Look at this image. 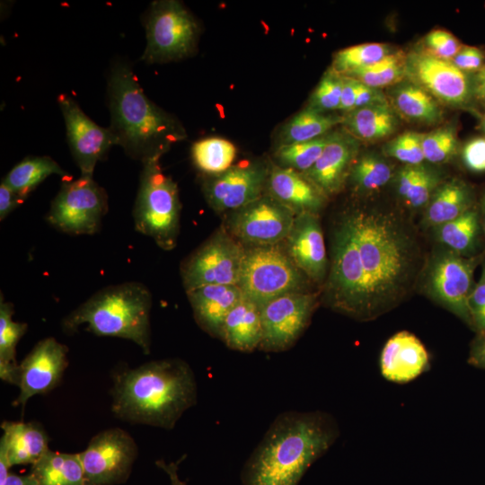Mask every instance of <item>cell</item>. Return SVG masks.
I'll return each instance as SVG.
<instances>
[{
  "label": "cell",
  "instance_id": "obj_1",
  "mask_svg": "<svg viewBox=\"0 0 485 485\" xmlns=\"http://www.w3.org/2000/svg\"><path fill=\"white\" fill-rule=\"evenodd\" d=\"M113 415L131 424L172 430L198 401V384L190 366L180 358L152 360L112 374Z\"/></svg>",
  "mask_w": 485,
  "mask_h": 485
},
{
  "label": "cell",
  "instance_id": "obj_2",
  "mask_svg": "<svg viewBox=\"0 0 485 485\" xmlns=\"http://www.w3.org/2000/svg\"><path fill=\"white\" fill-rule=\"evenodd\" d=\"M364 272L369 316L401 299L416 270L410 232L394 213L357 208L348 213Z\"/></svg>",
  "mask_w": 485,
  "mask_h": 485
},
{
  "label": "cell",
  "instance_id": "obj_3",
  "mask_svg": "<svg viewBox=\"0 0 485 485\" xmlns=\"http://www.w3.org/2000/svg\"><path fill=\"white\" fill-rule=\"evenodd\" d=\"M336 437L337 428L326 414L280 413L245 462L242 485H298Z\"/></svg>",
  "mask_w": 485,
  "mask_h": 485
},
{
  "label": "cell",
  "instance_id": "obj_4",
  "mask_svg": "<svg viewBox=\"0 0 485 485\" xmlns=\"http://www.w3.org/2000/svg\"><path fill=\"white\" fill-rule=\"evenodd\" d=\"M109 127L127 155L142 163L160 159L186 132L145 94L130 65L115 61L108 75Z\"/></svg>",
  "mask_w": 485,
  "mask_h": 485
},
{
  "label": "cell",
  "instance_id": "obj_5",
  "mask_svg": "<svg viewBox=\"0 0 485 485\" xmlns=\"http://www.w3.org/2000/svg\"><path fill=\"white\" fill-rule=\"evenodd\" d=\"M152 296L139 282H125L106 287L66 315L62 331L73 334L84 331L96 336L128 340L145 354L150 353V313Z\"/></svg>",
  "mask_w": 485,
  "mask_h": 485
},
{
  "label": "cell",
  "instance_id": "obj_6",
  "mask_svg": "<svg viewBox=\"0 0 485 485\" xmlns=\"http://www.w3.org/2000/svg\"><path fill=\"white\" fill-rule=\"evenodd\" d=\"M160 159L143 163L133 218L137 232L163 250H172L180 230L181 203L177 184L165 175Z\"/></svg>",
  "mask_w": 485,
  "mask_h": 485
},
{
  "label": "cell",
  "instance_id": "obj_7",
  "mask_svg": "<svg viewBox=\"0 0 485 485\" xmlns=\"http://www.w3.org/2000/svg\"><path fill=\"white\" fill-rule=\"evenodd\" d=\"M304 274L278 244L244 249L238 287L260 308L278 296L304 292Z\"/></svg>",
  "mask_w": 485,
  "mask_h": 485
},
{
  "label": "cell",
  "instance_id": "obj_8",
  "mask_svg": "<svg viewBox=\"0 0 485 485\" xmlns=\"http://www.w3.org/2000/svg\"><path fill=\"white\" fill-rule=\"evenodd\" d=\"M145 27L146 46L141 59L147 64L178 61L197 48L199 25L179 1L153 2Z\"/></svg>",
  "mask_w": 485,
  "mask_h": 485
},
{
  "label": "cell",
  "instance_id": "obj_9",
  "mask_svg": "<svg viewBox=\"0 0 485 485\" xmlns=\"http://www.w3.org/2000/svg\"><path fill=\"white\" fill-rule=\"evenodd\" d=\"M326 285L329 302L335 310L357 318L369 316L364 272L348 214L342 217L333 234Z\"/></svg>",
  "mask_w": 485,
  "mask_h": 485
},
{
  "label": "cell",
  "instance_id": "obj_10",
  "mask_svg": "<svg viewBox=\"0 0 485 485\" xmlns=\"http://www.w3.org/2000/svg\"><path fill=\"white\" fill-rule=\"evenodd\" d=\"M108 211V196L93 176L62 182L46 216L57 230L73 235L94 234Z\"/></svg>",
  "mask_w": 485,
  "mask_h": 485
},
{
  "label": "cell",
  "instance_id": "obj_11",
  "mask_svg": "<svg viewBox=\"0 0 485 485\" xmlns=\"http://www.w3.org/2000/svg\"><path fill=\"white\" fill-rule=\"evenodd\" d=\"M406 79L428 93L440 105L477 111L472 75L450 60L411 50L406 53Z\"/></svg>",
  "mask_w": 485,
  "mask_h": 485
},
{
  "label": "cell",
  "instance_id": "obj_12",
  "mask_svg": "<svg viewBox=\"0 0 485 485\" xmlns=\"http://www.w3.org/2000/svg\"><path fill=\"white\" fill-rule=\"evenodd\" d=\"M480 262L478 255L465 257L442 247L432 255L424 276L427 293L470 325L472 321L468 299Z\"/></svg>",
  "mask_w": 485,
  "mask_h": 485
},
{
  "label": "cell",
  "instance_id": "obj_13",
  "mask_svg": "<svg viewBox=\"0 0 485 485\" xmlns=\"http://www.w3.org/2000/svg\"><path fill=\"white\" fill-rule=\"evenodd\" d=\"M78 454L85 485H119L129 478L138 447L128 432L110 428L93 436Z\"/></svg>",
  "mask_w": 485,
  "mask_h": 485
},
{
  "label": "cell",
  "instance_id": "obj_14",
  "mask_svg": "<svg viewBox=\"0 0 485 485\" xmlns=\"http://www.w3.org/2000/svg\"><path fill=\"white\" fill-rule=\"evenodd\" d=\"M244 249L225 231L216 232L182 264L186 292L207 285L238 286Z\"/></svg>",
  "mask_w": 485,
  "mask_h": 485
},
{
  "label": "cell",
  "instance_id": "obj_15",
  "mask_svg": "<svg viewBox=\"0 0 485 485\" xmlns=\"http://www.w3.org/2000/svg\"><path fill=\"white\" fill-rule=\"evenodd\" d=\"M316 296L306 292L278 296L262 307V340L259 348L281 352L290 348L307 327L315 308Z\"/></svg>",
  "mask_w": 485,
  "mask_h": 485
},
{
  "label": "cell",
  "instance_id": "obj_16",
  "mask_svg": "<svg viewBox=\"0 0 485 485\" xmlns=\"http://www.w3.org/2000/svg\"><path fill=\"white\" fill-rule=\"evenodd\" d=\"M296 215L270 195H262L231 214L227 227L241 243L274 245L286 240Z\"/></svg>",
  "mask_w": 485,
  "mask_h": 485
},
{
  "label": "cell",
  "instance_id": "obj_17",
  "mask_svg": "<svg viewBox=\"0 0 485 485\" xmlns=\"http://www.w3.org/2000/svg\"><path fill=\"white\" fill-rule=\"evenodd\" d=\"M57 101L68 144L81 175L93 176L97 163L117 145V139L110 128H102L92 120L71 96L61 94Z\"/></svg>",
  "mask_w": 485,
  "mask_h": 485
},
{
  "label": "cell",
  "instance_id": "obj_18",
  "mask_svg": "<svg viewBox=\"0 0 485 485\" xmlns=\"http://www.w3.org/2000/svg\"><path fill=\"white\" fill-rule=\"evenodd\" d=\"M270 168L264 162L233 165L204 182L205 197L217 212L234 211L260 198L267 187Z\"/></svg>",
  "mask_w": 485,
  "mask_h": 485
},
{
  "label": "cell",
  "instance_id": "obj_19",
  "mask_svg": "<svg viewBox=\"0 0 485 485\" xmlns=\"http://www.w3.org/2000/svg\"><path fill=\"white\" fill-rule=\"evenodd\" d=\"M67 353V347L53 337L37 342L19 364V394L13 405L23 410L29 399L53 390L68 366Z\"/></svg>",
  "mask_w": 485,
  "mask_h": 485
},
{
  "label": "cell",
  "instance_id": "obj_20",
  "mask_svg": "<svg viewBox=\"0 0 485 485\" xmlns=\"http://www.w3.org/2000/svg\"><path fill=\"white\" fill-rule=\"evenodd\" d=\"M359 141L344 129L332 130L331 138L314 165L303 173L325 197L343 187L358 156Z\"/></svg>",
  "mask_w": 485,
  "mask_h": 485
},
{
  "label": "cell",
  "instance_id": "obj_21",
  "mask_svg": "<svg viewBox=\"0 0 485 485\" xmlns=\"http://www.w3.org/2000/svg\"><path fill=\"white\" fill-rule=\"evenodd\" d=\"M286 241L287 252L295 265L313 281L323 280L328 263L318 215H296Z\"/></svg>",
  "mask_w": 485,
  "mask_h": 485
},
{
  "label": "cell",
  "instance_id": "obj_22",
  "mask_svg": "<svg viewBox=\"0 0 485 485\" xmlns=\"http://www.w3.org/2000/svg\"><path fill=\"white\" fill-rule=\"evenodd\" d=\"M429 357L422 342L408 331H400L385 343L380 357L382 375L389 381L406 383L422 374Z\"/></svg>",
  "mask_w": 485,
  "mask_h": 485
},
{
  "label": "cell",
  "instance_id": "obj_23",
  "mask_svg": "<svg viewBox=\"0 0 485 485\" xmlns=\"http://www.w3.org/2000/svg\"><path fill=\"white\" fill-rule=\"evenodd\" d=\"M267 188L269 195L295 215H317L326 198L303 173L279 165L270 168Z\"/></svg>",
  "mask_w": 485,
  "mask_h": 485
},
{
  "label": "cell",
  "instance_id": "obj_24",
  "mask_svg": "<svg viewBox=\"0 0 485 485\" xmlns=\"http://www.w3.org/2000/svg\"><path fill=\"white\" fill-rule=\"evenodd\" d=\"M0 457L10 468L35 463L48 449L49 438L42 425L36 421H3Z\"/></svg>",
  "mask_w": 485,
  "mask_h": 485
},
{
  "label": "cell",
  "instance_id": "obj_25",
  "mask_svg": "<svg viewBox=\"0 0 485 485\" xmlns=\"http://www.w3.org/2000/svg\"><path fill=\"white\" fill-rule=\"evenodd\" d=\"M187 295L197 323L218 338L225 317L243 296L241 288L234 285H207Z\"/></svg>",
  "mask_w": 485,
  "mask_h": 485
},
{
  "label": "cell",
  "instance_id": "obj_26",
  "mask_svg": "<svg viewBox=\"0 0 485 485\" xmlns=\"http://www.w3.org/2000/svg\"><path fill=\"white\" fill-rule=\"evenodd\" d=\"M386 96L396 114L410 122L431 126L443 121L441 105L408 79L389 87Z\"/></svg>",
  "mask_w": 485,
  "mask_h": 485
},
{
  "label": "cell",
  "instance_id": "obj_27",
  "mask_svg": "<svg viewBox=\"0 0 485 485\" xmlns=\"http://www.w3.org/2000/svg\"><path fill=\"white\" fill-rule=\"evenodd\" d=\"M220 339L228 348L241 352L259 348L262 340L260 307L243 295L225 317Z\"/></svg>",
  "mask_w": 485,
  "mask_h": 485
},
{
  "label": "cell",
  "instance_id": "obj_28",
  "mask_svg": "<svg viewBox=\"0 0 485 485\" xmlns=\"http://www.w3.org/2000/svg\"><path fill=\"white\" fill-rule=\"evenodd\" d=\"M474 205L472 188L463 180L442 181L425 207L423 223L436 227L462 216Z\"/></svg>",
  "mask_w": 485,
  "mask_h": 485
},
{
  "label": "cell",
  "instance_id": "obj_29",
  "mask_svg": "<svg viewBox=\"0 0 485 485\" xmlns=\"http://www.w3.org/2000/svg\"><path fill=\"white\" fill-rule=\"evenodd\" d=\"M343 129L358 141L375 142L392 136L399 116L389 101L355 109L343 115Z\"/></svg>",
  "mask_w": 485,
  "mask_h": 485
},
{
  "label": "cell",
  "instance_id": "obj_30",
  "mask_svg": "<svg viewBox=\"0 0 485 485\" xmlns=\"http://www.w3.org/2000/svg\"><path fill=\"white\" fill-rule=\"evenodd\" d=\"M433 230L436 241L442 247L462 256H477L482 227L480 210L476 206L457 218L434 227Z\"/></svg>",
  "mask_w": 485,
  "mask_h": 485
},
{
  "label": "cell",
  "instance_id": "obj_31",
  "mask_svg": "<svg viewBox=\"0 0 485 485\" xmlns=\"http://www.w3.org/2000/svg\"><path fill=\"white\" fill-rule=\"evenodd\" d=\"M30 473L38 485H85L79 454L48 449L35 463Z\"/></svg>",
  "mask_w": 485,
  "mask_h": 485
},
{
  "label": "cell",
  "instance_id": "obj_32",
  "mask_svg": "<svg viewBox=\"0 0 485 485\" xmlns=\"http://www.w3.org/2000/svg\"><path fill=\"white\" fill-rule=\"evenodd\" d=\"M13 305L0 300V378L8 384L17 385L19 364L16 361V347L26 333L28 325L13 319Z\"/></svg>",
  "mask_w": 485,
  "mask_h": 485
},
{
  "label": "cell",
  "instance_id": "obj_33",
  "mask_svg": "<svg viewBox=\"0 0 485 485\" xmlns=\"http://www.w3.org/2000/svg\"><path fill=\"white\" fill-rule=\"evenodd\" d=\"M343 116L318 111L309 106L294 115L282 127L279 143L289 145L321 137L341 124Z\"/></svg>",
  "mask_w": 485,
  "mask_h": 485
},
{
  "label": "cell",
  "instance_id": "obj_34",
  "mask_svg": "<svg viewBox=\"0 0 485 485\" xmlns=\"http://www.w3.org/2000/svg\"><path fill=\"white\" fill-rule=\"evenodd\" d=\"M52 174L66 177L67 172L48 156H28L15 164L2 181L25 200L36 187Z\"/></svg>",
  "mask_w": 485,
  "mask_h": 485
},
{
  "label": "cell",
  "instance_id": "obj_35",
  "mask_svg": "<svg viewBox=\"0 0 485 485\" xmlns=\"http://www.w3.org/2000/svg\"><path fill=\"white\" fill-rule=\"evenodd\" d=\"M392 177V166L387 159L375 152H367L357 156L348 180L355 192L370 195L384 188Z\"/></svg>",
  "mask_w": 485,
  "mask_h": 485
},
{
  "label": "cell",
  "instance_id": "obj_36",
  "mask_svg": "<svg viewBox=\"0 0 485 485\" xmlns=\"http://www.w3.org/2000/svg\"><path fill=\"white\" fill-rule=\"evenodd\" d=\"M235 156L234 145L222 137H207L195 142L191 147V158L196 167L213 176L231 168Z\"/></svg>",
  "mask_w": 485,
  "mask_h": 485
},
{
  "label": "cell",
  "instance_id": "obj_37",
  "mask_svg": "<svg viewBox=\"0 0 485 485\" xmlns=\"http://www.w3.org/2000/svg\"><path fill=\"white\" fill-rule=\"evenodd\" d=\"M345 76L352 77L370 87L389 88L406 79V53L395 50L380 61L350 72Z\"/></svg>",
  "mask_w": 485,
  "mask_h": 485
},
{
  "label": "cell",
  "instance_id": "obj_38",
  "mask_svg": "<svg viewBox=\"0 0 485 485\" xmlns=\"http://www.w3.org/2000/svg\"><path fill=\"white\" fill-rule=\"evenodd\" d=\"M396 49L386 43H363L342 48L333 56L331 68L345 75L355 70L373 65Z\"/></svg>",
  "mask_w": 485,
  "mask_h": 485
},
{
  "label": "cell",
  "instance_id": "obj_39",
  "mask_svg": "<svg viewBox=\"0 0 485 485\" xmlns=\"http://www.w3.org/2000/svg\"><path fill=\"white\" fill-rule=\"evenodd\" d=\"M331 132L310 141L278 146L275 154L278 165L301 173L306 172L320 158Z\"/></svg>",
  "mask_w": 485,
  "mask_h": 485
},
{
  "label": "cell",
  "instance_id": "obj_40",
  "mask_svg": "<svg viewBox=\"0 0 485 485\" xmlns=\"http://www.w3.org/2000/svg\"><path fill=\"white\" fill-rule=\"evenodd\" d=\"M422 150L425 161L429 163L439 164L448 162L458 150L456 126L448 123L423 134Z\"/></svg>",
  "mask_w": 485,
  "mask_h": 485
},
{
  "label": "cell",
  "instance_id": "obj_41",
  "mask_svg": "<svg viewBox=\"0 0 485 485\" xmlns=\"http://www.w3.org/2000/svg\"><path fill=\"white\" fill-rule=\"evenodd\" d=\"M342 84L343 76L330 67L311 94L308 106L324 113L339 110Z\"/></svg>",
  "mask_w": 485,
  "mask_h": 485
},
{
  "label": "cell",
  "instance_id": "obj_42",
  "mask_svg": "<svg viewBox=\"0 0 485 485\" xmlns=\"http://www.w3.org/2000/svg\"><path fill=\"white\" fill-rule=\"evenodd\" d=\"M422 137V133L415 131L403 132L384 146V154L398 160L404 165L422 164L425 162Z\"/></svg>",
  "mask_w": 485,
  "mask_h": 485
},
{
  "label": "cell",
  "instance_id": "obj_43",
  "mask_svg": "<svg viewBox=\"0 0 485 485\" xmlns=\"http://www.w3.org/2000/svg\"><path fill=\"white\" fill-rule=\"evenodd\" d=\"M440 172L427 164H420L418 175L404 199L405 204L413 208L426 207L436 188L442 182Z\"/></svg>",
  "mask_w": 485,
  "mask_h": 485
},
{
  "label": "cell",
  "instance_id": "obj_44",
  "mask_svg": "<svg viewBox=\"0 0 485 485\" xmlns=\"http://www.w3.org/2000/svg\"><path fill=\"white\" fill-rule=\"evenodd\" d=\"M463 46L451 32L443 29H436L424 36L420 47L416 49L435 57L451 61Z\"/></svg>",
  "mask_w": 485,
  "mask_h": 485
},
{
  "label": "cell",
  "instance_id": "obj_45",
  "mask_svg": "<svg viewBox=\"0 0 485 485\" xmlns=\"http://www.w3.org/2000/svg\"><path fill=\"white\" fill-rule=\"evenodd\" d=\"M481 263V274L470 294L468 306L472 326L485 336V257Z\"/></svg>",
  "mask_w": 485,
  "mask_h": 485
},
{
  "label": "cell",
  "instance_id": "obj_46",
  "mask_svg": "<svg viewBox=\"0 0 485 485\" xmlns=\"http://www.w3.org/2000/svg\"><path fill=\"white\" fill-rule=\"evenodd\" d=\"M464 166L472 172H485V137L468 140L462 148Z\"/></svg>",
  "mask_w": 485,
  "mask_h": 485
},
{
  "label": "cell",
  "instance_id": "obj_47",
  "mask_svg": "<svg viewBox=\"0 0 485 485\" xmlns=\"http://www.w3.org/2000/svg\"><path fill=\"white\" fill-rule=\"evenodd\" d=\"M451 61L462 71L473 75L485 65V54L477 47L463 46Z\"/></svg>",
  "mask_w": 485,
  "mask_h": 485
},
{
  "label": "cell",
  "instance_id": "obj_48",
  "mask_svg": "<svg viewBox=\"0 0 485 485\" xmlns=\"http://www.w3.org/2000/svg\"><path fill=\"white\" fill-rule=\"evenodd\" d=\"M419 165H404L394 176L395 190L403 201L418 175Z\"/></svg>",
  "mask_w": 485,
  "mask_h": 485
},
{
  "label": "cell",
  "instance_id": "obj_49",
  "mask_svg": "<svg viewBox=\"0 0 485 485\" xmlns=\"http://www.w3.org/2000/svg\"><path fill=\"white\" fill-rule=\"evenodd\" d=\"M387 101H389L387 99L386 93L382 91V89L370 87L358 82L357 88L355 109Z\"/></svg>",
  "mask_w": 485,
  "mask_h": 485
},
{
  "label": "cell",
  "instance_id": "obj_50",
  "mask_svg": "<svg viewBox=\"0 0 485 485\" xmlns=\"http://www.w3.org/2000/svg\"><path fill=\"white\" fill-rule=\"evenodd\" d=\"M23 201V198L2 181L0 184V220L3 221Z\"/></svg>",
  "mask_w": 485,
  "mask_h": 485
},
{
  "label": "cell",
  "instance_id": "obj_51",
  "mask_svg": "<svg viewBox=\"0 0 485 485\" xmlns=\"http://www.w3.org/2000/svg\"><path fill=\"white\" fill-rule=\"evenodd\" d=\"M343 76V84L339 110L348 113L355 109L358 81L349 76Z\"/></svg>",
  "mask_w": 485,
  "mask_h": 485
},
{
  "label": "cell",
  "instance_id": "obj_52",
  "mask_svg": "<svg viewBox=\"0 0 485 485\" xmlns=\"http://www.w3.org/2000/svg\"><path fill=\"white\" fill-rule=\"evenodd\" d=\"M472 83L475 102L485 108V65L472 75Z\"/></svg>",
  "mask_w": 485,
  "mask_h": 485
},
{
  "label": "cell",
  "instance_id": "obj_53",
  "mask_svg": "<svg viewBox=\"0 0 485 485\" xmlns=\"http://www.w3.org/2000/svg\"><path fill=\"white\" fill-rule=\"evenodd\" d=\"M470 361L474 365L481 367H485V336L474 345Z\"/></svg>",
  "mask_w": 485,
  "mask_h": 485
},
{
  "label": "cell",
  "instance_id": "obj_54",
  "mask_svg": "<svg viewBox=\"0 0 485 485\" xmlns=\"http://www.w3.org/2000/svg\"><path fill=\"white\" fill-rule=\"evenodd\" d=\"M0 485H38L37 481L31 473L26 475H18L10 472L7 478L0 482Z\"/></svg>",
  "mask_w": 485,
  "mask_h": 485
},
{
  "label": "cell",
  "instance_id": "obj_55",
  "mask_svg": "<svg viewBox=\"0 0 485 485\" xmlns=\"http://www.w3.org/2000/svg\"><path fill=\"white\" fill-rule=\"evenodd\" d=\"M480 216H481V227H482V233L485 238V192L481 198V210H480Z\"/></svg>",
  "mask_w": 485,
  "mask_h": 485
},
{
  "label": "cell",
  "instance_id": "obj_56",
  "mask_svg": "<svg viewBox=\"0 0 485 485\" xmlns=\"http://www.w3.org/2000/svg\"><path fill=\"white\" fill-rule=\"evenodd\" d=\"M480 127H481V129L485 134V113L481 116Z\"/></svg>",
  "mask_w": 485,
  "mask_h": 485
},
{
  "label": "cell",
  "instance_id": "obj_57",
  "mask_svg": "<svg viewBox=\"0 0 485 485\" xmlns=\"http://www.w3.org/2000/svg\"><path fill=\"white\" fill-rule=\"evenodd\" d=\"M171 475L174 485H182V483L180 481L176 475H173L172 472L171 473Z\"/></svg>",
  "mask_w": 485,
  "mask_h": 485
}]
</instances>
